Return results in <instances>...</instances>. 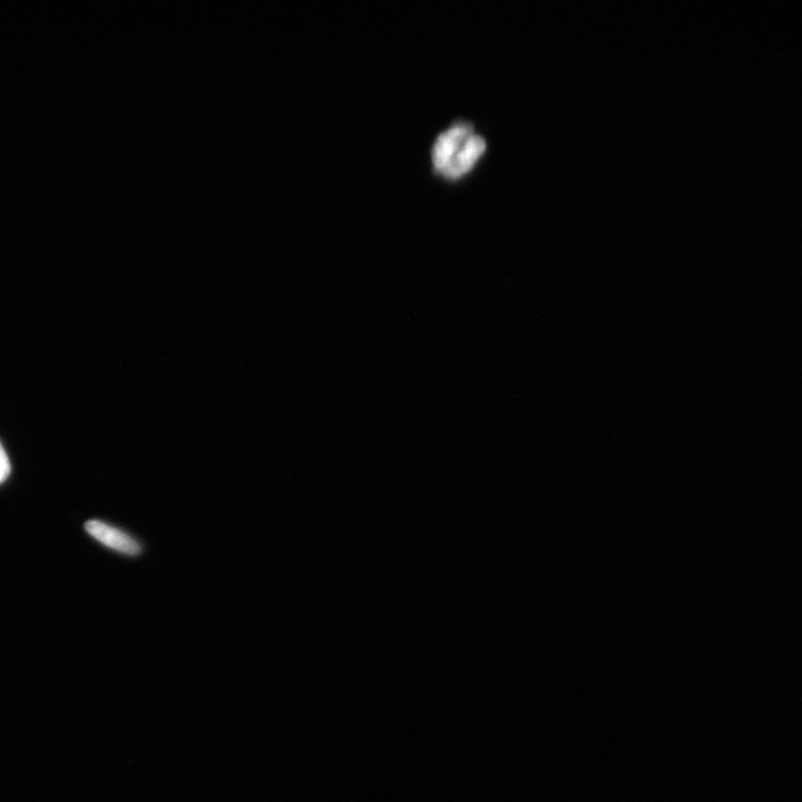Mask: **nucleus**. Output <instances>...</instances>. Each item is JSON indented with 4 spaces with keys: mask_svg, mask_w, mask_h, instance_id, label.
I'll return each mask as SVG.
<instances>
[{
    "mask_svg": "<svg viewBox=\"0 0 802 802\" xmlns=\"http://www.w3.org/2000/svg\"><path fill=\"white\" fill-rule=\"evenodd\" d=\"M85 530L93 539L114 552L127 556H138L142 552L141 544L134 537L105 522L92 520L85 524Z\"/></svg>",
    "mask_w": 802,
    "mask_h": 802,
    "instance_id": "f257e3e1",
    "label": "nucleus"
},
{
    "mask_svg": "<svg viewBox=\"0 0 802 802\" xmlns=\"http://www.w3.org/2000/svg\"><path fill=\"white\" fill-rule=\"evenodd\" d=\"M473 134V127L466 124L456 125L440 134L432 153L435 170L442 173Z\"/></svg>",
    "mask_w": 802,
    "mask_h": 802,
    "instance_id": "f03ea898",
    "label": "nucleus"
},
{
    "mask_svg": "<svg viewBox=\"0 0 802 802\" xmlns=\"http://www.w3.org/2000/svg\"><path fill=\"white\" fill-rule=\"evenodd\" d=\"M486 150V143L481 136L473 134L463 148L448 163L442 173L446 179H459L473 169L475 163Z\"/></svg>",
    "mask_w": 802,
    "mask_h": 802,
    "instance_id": "7ed1b4c3",
    "label": "nucleus"
},
{
    "mask_svg": "<svg viewBox=\"0 0 802 802\" xmlns=\"http://www.w3.org/2000/svg\"><path fill=\"white\" fill-rule=\"evenodd\" d=\"M11 474V462L2 444H0V484H3Z\"/></svg>",
    "mask_w": 802,
    "mask_h": 802,
    "instance_id": "20e7f679",
    "label": "nucleus"
}]
</instances>
